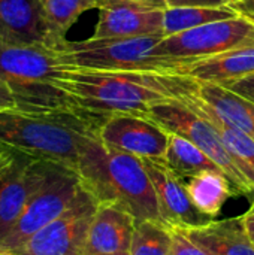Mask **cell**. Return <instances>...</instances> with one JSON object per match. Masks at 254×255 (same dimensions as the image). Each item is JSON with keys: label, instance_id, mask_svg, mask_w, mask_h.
Segmentation results:
<instances>
[{"label": "cell", "instance_id": "obj_1", "mask_svg": "<svg viewBox=\"0 0 254 255\" xmlns=\"http://www.w3.org/2000/svg\"><path fill=\"white\" fill-rule=\"evenodd\" d=\"M199 81L153 72H105L67 66L61 87L82 111L108 117L132 114L147 117L148 108L166 99H183L198 90Z\"/></svg>", "mask_w": 254, "mask_h": 255}, {"label": "cell", "instance_id": "obj_2", "mask_svg": "<svg viewBox=\"0 0 254 255\" xmlns=\"http://www.w3.org/2000/svg\"><path fill=\"white\" fill-rule=\"evenodd\" d=\"M106 117L82 109L63 112L0 111V143L33 158L78 169L84 143Z\"/></svg>", "mask_w": 254, "mask_h": 255}, {"label": "cell", "instance_id": "obj_3", "mask_svg": "<svg viewBox=\"0 0 254 255\" xmlns=\"http://www.w3.org/2000/svg\"><path fill=\"white\" fill-rule=\"evenodd\" d=\"M76 172L82 187L97 203L115 205L136 223L154 221L166 226L142 158L109 149L93 134L82 146Z\"/></svg>", "mask_w": 254, "mask_h": 255}, {"label": "cell", "instance_id": "obj_4", "mask_svg": "<svg viewBox=\"0 0 254 255\" xmlns=\"http://www.w3.org/2000/svg\"><path fill=\"white\" fill-rule=\"evenodd\" d=\"M66 67L54 48L0 40V81L12 91L21 111H78L70 94L61 87Z\"/></svg>", "mask_w": 254, "mask_h": 255}, {"label": "cell", "instance_id": "obj_5", "mask_svg": "<svg viewBox=\"0 0 254 255\" xmlns=\"http://www.w3.org/2000/svg\"><path fill=\"white\" fill-rule=\"evenodd\" d=\"M163 36L66 40L55 51L66 66L105 72L172 73L177 63L157 57L156 45Z\"/></svg>", "mask_w": 254, "mask_h": 255}, {"label": "cell", "instance_id": "obj_6", "mask_svg": "<svg viewBox=\"0 0 254 255\" xmlns=\"http://www.w3.org/2000/svg\"><path fill=\"white\" fill-rule=\"evenodd\" d=\"M147 118L159 124L168 133L178 134L202 149L228 176L237 194L254 191L234 155L225 146L217 130L201 115L193 112L178 99H166L156 102L148 108Z\"/></svg>", "mask_w": 254, "mask_h": 255}, {"label": "cell", "instance_id": "obj_7", "mask_svg": "<svg viewBox=\"0 0 254 255\" xmlns=\"http://www.w3.org/2000/svg\"><path fill=\"white\" fill-rule=\"evenodd\" d=\"M247 46H254V22L237 15L166 36L156 45L154 54L180 64Z\"/></svg>", "mask_w": 254, "mask_h": 255}, {"label": "cell", "instance_id": "obj_8", "mask_svg": "<svg viewBox=\"0 0 254 255\" xmlns=\"http://www.w3.org/2000/svg\"><path fill=\"white\" fill-rule=\"evenodd\" d=\"M84 190L76 170L51 163L46 179L33 194L10 233L0 242V253L18 248L42 227L58 218Z\"/></svg>", "mask_w": 254, "mask_h": 255}, {"label": "cell", "instance_id": "obj_9", "mask_svg": "<svg viewBox=\"0 0 254 255\" xmlns=\"http://www.w3.org/2000/svg\"><path fill=\"white\" fill-rule=\"evenodd\" d=\"M97 202L84 188L76 200L54 221L42 227L10 255H85L87 238Z\"/></svg>", "mask_w": 254, "mask_h": 255}, {"label": "cell", "instance_id": "obj_10", "mask_svg": "<svg viewBox=\"0 0 254 255\" xmlns=\"http://www.w3.org/2000/svg\"><path fill=\"white\" fill-rule=\"evenodd\" d=\"M97 136L106 148L139 158H165L169 145L165 128L147 117L132 114L108 115Z\"/></svg>", "mask_w": 254, "mask_h": 255}, {"label": "cell", "instance_id": "obj_11", "mask_svg": "<svg viewBox=\"0 0 254 255\" xmlns=\"http://www.w3.org/2000/svg\"><path fill=\"white\" fill-rule=\"evenodd\" d=\"M51 161L15 152L0 175V242L10 233L33 194L46 179Z\"/></svg>", "mask_w": 254, "mask_h": 255}, {"label": "cell", "instance_id": "obj_12", "mask_svg": "<svg viewBox=\"0 0 254 255\" xmlns=\"http://www.w3.org/2000/svg\"><path fill=\"white\" fill-rule=\"evenodd\" d=\"M153 182L159 211L168 227L196 229L214 221L192 202L184 181L168 166L165 158H142Z\"/></svg>", "mask_w": 254, "mask_h": 255}, {"label": "cell", "instance_id": "obj_13", "mask_svg": "<svg viewBox=\"0 0 254 255\" xmlns=\"http://www.w3.org/2000/svg\"><path fill=\"white\" fill-rule=\"evenodd\" d=\"M165 9L139 3L111 1L99 7L93 39L163 36Z\"/></svg>", "mask_w": 254, "mask_h": 255}, {"label": "cell", "instance_id": "obj_14", "mask_svg": "<svg viewBox=\"0 0 254 255\" xmlns=\"http://www.w3.org/2000/svg\"><path fill=\"white\" fill-rule=\"evenodd\" d=\"M0 40L54 48L39 0H0Z\"/></svg>", "mask_w": 254, "mask_h": 255}, {"label": "cell", "instance_id": "obj_15", "mask_svg": "<svg viewBox=\"0 0 254 255\" xmlns=\"http://www.w3.org/2000/svg\"><path fill=\"white\" fill-rule=\"evenodd\" d=\"M135 227L136 221L129 212L111 203H99L88 230L85 255L129 253Z\"/></svg>", "mask_w": 254, "mask_h": 255}, {"label": "cell", "instance_id": "obj_16", "mask_svg": "<svg viewBox=\"0 0 254 255\" xmlns=\"http://www.w3.org/2000/svg\"><path fill=\"white\" fill-rule=\"evenodd\" d=\"M172 73L189 76L201 82L228 85L234 81L253 76L254 46L238 48L189 63H180Z\"/></svg>", "mask_w": 254, "mask_h": 255}, {"label": "cell", "instance_id": "obj_17", "mask_svg": "<svg viewBox=\"0 0 254 255\" xmlns=\"http://www.w3.org/2000/svg\"><path fill=\"white\" fill-rule=\"evenodd\" d=\"M181 230L190 241L211 255H254L253 242L246 232L241 217Z\"/></svg>", "mask_w": 254, "mask_h": 255}, {"label": "cell", "instance_id": "obj_18", "mask_svg": "<svg viewBox=\"0 0 254 255\" xmlns=\"http://www.w3.org/2000/svg\"><path fill=\"white\" fill-rule=\"evenodd\" d=\"M196 96L220 121L250 134L254 139V120L244 97L222 84L201 81Z\"/></svg>", "mask_w": 254, "mask_h": 255}, {"label": "cell", "instance_id": "obj_19", "mask_svg": "<svg viewBox=\"0 0 254 255\" xmlns=\"http://www.w3.org/2000/svg\"><path fill=\"white\" fill-rule=\"evenodd\" d=\"M181 100L186 106H189L193 112H196L198 115H201L204 120H207L220 134L225 146L228 148V151L234 155V158L237 160L238 166L241 167V170L244 172V175L247 176V179L252 182L254 187V139L235 128L231 127L228 124H225L223 121H220L202 102L201 99L196 96V91L190 96H186Z\"/></svg>", "mask_w": 254, "mask_h": 255}, {"label": "cell", "instance_id": "obj_20", "mask_svg": "<svg viewBox=\"0 0 254 255\" xmlns=\"http://www.w3.org/2000/svg\"><path fill=\"white\" fill-rule=\"evenodd\" d=\"M183 181L195 206L211 218L217 217L228 199L237 194L223 172L207 170Z\"/></svg>", "mask_w": 254, "mask_h": 255}, {"label": "cell", "instance_id": "obj_21", "mask_svg": "<svg viewBox=\"0 0 254 255\" xmlns=\"http://www.w3.org/2000/svg\"><path fill=\"white\" fill-rule=\"evenodd\" d=\"M52 37L54 49L64 43L76 19L90 9H99L100 0H39Z\"/></svg>", "mask_w": 254, "mask_h": 255}, {"label": "cell", "instance_id": "obj_22", "mask_svg": "<svg viewBox=\"0 0 254 255\" xmlns=\"http://www.w3.org/2000/svg\"><path fill=\"white\" fill-rule=\"evenodd\" d=\"M165 160L181 179L207 170L222 172V169L202 149H199L186 137L174 133H169V145Z\"/></svg>", "mask_w": 254, "mask_h": 255}, {"label": "cell", "instance_id": "obj_23", "mask_svg": "<svg viewBox=\"0 0 254 255\" xmlns=\"http://www.w3.org/2000/svg\"><path fill=\"white\" fill-rule=\"evenodd\" d=\"M237 15L229 4L220 7H166L163 12V37Z\"/></svg>", "mask_w": 254, "mask_h": 255}, {"label": "cell", "instance_id": "obj_24", "mask_svg": "<svg viewBox=\"0 0 254 255\" xmlns=\"http://www.w3.org/2000/svg\"><path fill=\"white\" fill-rule=\"evenodd\" d=\"M130 255H172V230L154 221L136 223Z\"/></svg>", "mask_w": 254, "mask_h": 255}, {"label": "cell", "instance_id": "obj_25", "mask_svg": "<svg viewBox=\"0 0 254 255\" xmlns=\"http://www.w3.org/2000/svg\"><path fill=\"white\" fill-rule=\"evenodd\" d=\"M172 255H211L190 241L181 229L172 227Z\"/></svg>", "mask_w": 254, "mask_h": 255}, {"label": "cell", "instance_id": "obj_26", "mask_svg": "<svg viewBox=\"0 0 254 255\" xmlns=\"http://www.w3.org/2000/svg\"><path fill=\"white\" fill-rule=\"evenodd\" d=\"M232 0H165L166 7H220Z\"/></svg>", "mask_w": 254, "mask_h": 255}, {"label": "cell", "instance_id": "obj_27", "mask_svg": "<svg viewBox=\"0 0 254 255\" xmlns=\"http://www.w3.org/2000/svg\"><path fill=\"white\" fill-rule=\"evenodd\" d=\"M229 90H232L234 93L240 94L241 97L250 100L254 103V75L253 76H247V78H243V79H238V81H234L228 85Z\"/></svg>", "mask_w": 254, "mask_h": 255}, {"label": "cell", "instance_id": "obj_28", "mask_svg": "<svg viewBox=\"0 0 254 255\" xmlns=\"http://www.w3.org/2000/svg\"><path fill=\"white\" fill-rule=\"evenodd\" d=\"M229 6L238 13L254 22V0H232Z\"/></svg>", "mask_w": 254, "mask_h": 255}, {"label": "cell", "instance_id": "obj_29", "mask_svg": "<svg viewBox=\"0 0 254 255\" xmlns=\"http://www.w3.org/2000/svg\"><path fill=\"white\" fill-rule=\"evenodd\" d=\"M4 109H18V103L12 91L0 81V111Z\"/></svg>", "mask_w": 254, "mask_h": 255}, {"label": "cell", "instance_id": "obj_30", "mask_svg": "<svg viewBox=\"0 0 254 255\" xmlns=\"http://www.w3.org/2000/svg\"><path fill=\"white\" fill-rule=\"evenodd\" d=\"M243 218V223H244V227H246V232L249 235V238L252 239L254 245V203L250 206V209L241 217Z\"/></svg>", "mask_w": 254, "mask_h": 255}, {"label": "cell", "instance_id": "obj_31", "mask_svg": "<svg viewBox=\"0 0 254 255\" xmlns=\"http://www.w3.org/2000/svg\"><path fill=\"white\" fill-rule=\"evenodd\" d=\"M111 1H127V3H139V4H147V6H153V7H160V9H166V3L165 0H100L102 3H111ZM100 7V6H99Z\"/></svg>", "mask_w": 254, "mask_h": 255}, {"label": "cell", "instance_id": "obj_32", "mask_svg": "<svg viewBox=\"0 0 254 255\" xmlns=\"http://www.w3.org/2000/svg\"><path fill=\"white\" fill-rule=\"evenodd\" d=\"M15 157V151H6L3 154H0V175L12 164Z\"/></svg>", "mask_w": 254, "mask_h": 255}, {"label": "cell", "instance_id": "obj_33", "mask_svg": "<svg viewBox=\"0 0 254 255\" xmlns=\"http://www.w3.org/2000/svg\"><path fill=\"white\" fill-rule=\"evenodd\" d=\"M246 100H247V99H246ZM247 108H249V111H250V114H252V117H253V120H254V103L253 102L247 100Z\"/></svg>", "mask_w": 254, "mask_h": 255}, {"label": "cell", "instance_id": "obj_34", "mask_svg": "<svg viewBox=\"0 0 254 255\" xmlns=\"http://www.w3.org/2000/svg\"><path fill=\"white\" fill-rule=\"evenodd\" d=\"M6 151H10V149H7V148H4L1 143H0V154H3V152H6Z\"/></svg>", "mask_w": 254, "mask_h": 255}, {"label": "cell", "instance_id": "obj_35", "mask_svg": "<svg viewBox=\"0 0 254 255\" xmlns=\"http://www.w3.org/2000/svg\"><path fill=\"white\" fill-rule=\"evenodd\" d=\"M112 255H130V253H120V254H112Z\"/></svg>", "mask_w": 254, "mask_h": 255}, {"label": "cell", "instance_id": "obj_36", "mask_svg": "<svg viewBox=\"0 0 254 255\" xmlns=\"http://www.w3.org/2000/svg\"><path fill=\"white\" fill-rule=\"evenodd\" d=\"M0 255H10L9 253H0Z\"/></svg>", "mask_w": 254, "mask_h": 255}]
</instances>
